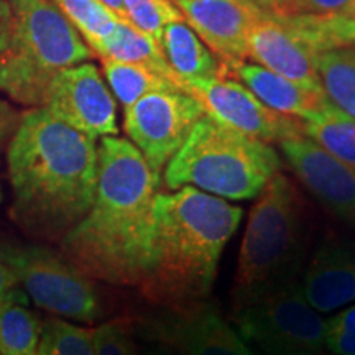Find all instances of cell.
Masks as SVG:
<instances>
[{
    "mask_svg": "<svg viewBox=\"0 0 355 355\" xmlns=\"http://www.w3.org/2000/svg\"><path fill=\"white\" fill-rule=\"evenodd\" d=\"M10 28L0 50V89L26 105H43L53 78L92 56L81 33L53 0H8Z\"/></svg>",
    "mask_w": 355,
    "mask_h": 355,
    "instance_id": "cell-5",
    "label": "cell"
},
{
    "mask_svg": "<svg viewBox=\"0 0 355 355\" xmlns=\"http://www.w3.org/2000/svg\"><path fill=\"white\" fill-rule=\"evenodd\" d=\"M10 6H8V0H0V50L6 46L8 28H10Z\"/></svg>",
    "mask_w": 355,
    "mask_h": 355,
    "instance_id": "cell-33",
    "label": "cell"
},
{
    "mask_svg": "<svg viewBox=\"0 0 355 355\" xmlns=\"http://www.w3.org/2000/svg\"><path fill=\"white\" fill-rule=\"evenodd\" d=\"M316 68L327 99L355 119V48L337 46L318 53Z\"/></svg>",
    "mask_w": 355,
    "mask_h": 355,
    "instance_id": "cell-21",
    "label": "cell"
},
{
    "mask_svg": "<svg viewBox=\"0 0 355 355\" xmlns=\"http://www.w3.org/2000/svg\"><path fill=\"white\" fill-rule=\"evenodd\" d=\"M105 79H107L112 94L123 105L130 107L133 102L150 92L157 91H183L184 86L176 79L159 74L145 66L121 63V61L102 60Z\"/></svg>",
    "mask_w": 355,
    "mask_h": 355,
    "instance_id": "cell-22",
    "label": "cell"
},
{
    "mask_svg": "<svg viewBox=\"0 0 355 355\" xmlns=\"http://www.w3.org/2000/svg\"><path fill=\"white\" fill-rule=\"evenodd\" d=\"M42 324L25 304L0 308V355H38Z\"/></svg>",
    "mask_w": 355,
    "mask_h": 355,
    "instance_id": "cell-23",
    "label": "cell"
},
{
    "mask_svg": "<svg viewBox=\"0 0 355 355\" xmlns=\"http://www.w3.org/2000/svg\"><path fill=\"white\" fill-rule=\"evenodd\" d=\"M279 146L304 189L355 229V173L306 135L283 140Z\"/></svg>",
    "mask_w": 355,
    "mask_h": 355,
    "instance_id": "cell-14",
    "label": "cell"
},
{
    "mask_svg": "<svg viewBox=\"0 0 355 355\" xmlns=\"http://www.w3.org/2000/svg\"><path fill=\"white\" fill-rule=\"evenodd\" d=\"M141 355H178V354L173 352V350H170L168 347H163V345L155 344L152 347H146Z\"/></svg>",
    "mask_w": 355,
    "mask_h": 355,
    "instance_id": "cell-36",
    "label": "cell"
},
{
    "mask_svg": "<svg viewBox=\"0 0 355 355\" xmlns=\"http://www.w3.org/2000/svg\"><path fill=\"white\" fill-rule=\"evenodd\" d=\"M127 21L159 43L163 30L173 21L184 20L175 0H123Z\"/></svg>",
    "mask_w": 355,
    "mask_h": 355,
    "instance_id": "cell-27",
    "label": "cell"
},
{
    "mask_svg": "<svg viewBox=\"0 0 355 355\" xmlns=\"http://www.w3.org/2000/svg\"><path fill=\"white\" fill-rule=\"evenodd\" d=\"M0 261L12 270L38 308L79 322L101 318L96 286L64 255L37 245H0Z\"/></svg>",
    "mask_w": 355,
    "mask_h": 355,
    "instance_id": "cell-7",
    "label": "cell"
},
{
    "mask_svg": "<svg viewBox=\"0 0 355 355\" xmlns=\"http://www.w3.org/2000/svg\"><path fill=\"white\" fill-rule=\"evenodd\" d=\"M304 135L355 173V119L329 104L306 119Z\"/></svg>",
    "mask_w": 355,
    "mask_h": 355,
    "instance_id": "cell-20",
    "label": "cell"
},
{
    "mask_svg": "<svg viewBox=\"0 0 355 355\" xmlns=\"http://www.w3.org/2000/svg\"><path fill=\"white\" fill-rule=\"evenodd\" d=\"M91 51L101 60L145 66V68L180 81L168 64L162 44L125 20H119L107 37L102 38L94 46H91Z\"/></svg>",
    "mask_w": 355,
    "mask_h": 355,
    "instance_id": "cell-19",
    "label": "cell"
},
{
    "mask_svg": "<svg viewBox=\"0 0 355 355\" xmlns=\"http://www.w3.org/2000/svg\"><path fill=\"white\" fill-rule=\"evenodd\" d=\"M159 175L130 140L102 137L96 193L86 216L63 237V255L89 278L140 285Z\"/></svg>",
    "mask_w": 355,
    "mask_h": 355,
    "instance_id": "cell-1",
    "label": "cell"
},
{
    "mask_svg": "<svg viewBox=\"0 0 355 355\" xmlns=\"http://www.w3.org/2000/svg\"><path fill=\"white\" fill-rule=\"evenodd\" d=\"M19 122V114H17L7 102L0 101V150H2V145L7 137L15 132ZM0 199H2V191H0Z\"/></svg>",
    "mask_w": 355,
    "mask_h": 355,
    "instance_id": "cell-32",
    "label": "cell"
},
{
    "mask_svg": "<svg viewBox=\"0 0 355 355\" xmlns=\"http://www.w3.org/2000/svg\"><path fill=\"white\" fill-rule=\"evenodd\" d=\"M304 298L318 313L355 301V241L329 235L316 247L300 278Z\"/></svg>",
    "mask_w": 355,
    "mask_h": 355,
    "instance_id": "cell-16",
    "label": "cell"
},
{
    "mask_svg": "<svg viewBox=\"0 0 355 355\" xmlns=\"http://www.w3.org/2000/svg\"><path fill=\"white\" fill-rule=\"evenodd\" d=\"M43 107L92 139L112 137L119 132L112 92L91 63L60 71L48 86Z\"/></svg>",
    "mask_w": 355,
    "mask_h": 355,
    "instance_id": "cell-12",
    "label": "cell"
},
{
    "mask_svg": "<svg viewBox=\"0 0 355 355\" xmlns=\"http://www.w3.org/2000/svg\"><path fill=\"white\" fill-rule=\"evenodd\" d=\"M242 207L191 186L157 194L140 290L152 303L176 308L209 298L222 250Z\"/></svg>",
    "mask_w": 355,
    "mask_h": 355,
    "instance_id": "cell-2",
    "label": "cell"
},
{
    "mask_svg": "<svg viewBox=\"0 0 355 355\" xmlns=\"http://www.w3.org/2000/svg\"><path fill=\"white\" fill-rule=\"evenodd\" d=\"M318 48L290 15L265 13L248 38V58L255 64L308 87H321Z\"/></svg>",
    "mask_w": 355,
    "mask_h": 355,
    "instance_id": "cell-15",
    "label": "cell"
},
{
    "mask_svg": "<svg viewBox=\"0 0 355 355\" xmlns=\"http://www.w3.org/2000/svg\"><path fill=\"white\" fill-rule=\"evenodd\" d=\"M159 44L183 86L189 81L220 76V61L184 20L166 25Z\"/></svg>",
    "mask_w": 355,
    "mask_h": 355,
    "instance_id": "cell-18",
    "label": "cell"
},
{
    "mask_svg": "<svg viewBox=\"0 0 355 355\" xmlns=\"http://www.w3.org/2000/svg\"><path fill=\"white\" fill-rule=\"evenodd\" d=\"M234 326L260 352L324 350L326 319L308 303L300 279L273 288L254 303L234 311Z\"/></svg>",
    "mask_w": 355,
    "mask_h": 355,
    "instance_id": "cell-8",
    "label": "cell"
},
{
    "mask_svg": "<svg viewBox=\"0 0 355 355\" xmlns=\"http://www.w3.org/2000/svg\"><path fill=\"white\" fill-rule=\"evenodd\" d=\"M53 2L81 33L89 48L107 37L121 20L99 0H53Z\"/></svg>",
    "mask_w": 355,
    "mask_h": 355,
    "instance_id": "cell-24",
    "label": "cell"
},
{
    "mask_svg": "<svg viewBox=\"0 0 355 355\" xmlns=\"http://www.w3.org/2000/svg\"><path fill=\"white\" fill-rule=\"evenodd\" d=\"M184 91L196 97L204 112L222 125L265 144H282L304 135V122L279 114L265 105L237 79L216 76L184 84Z\"/></svg>",
    "mask_w": 355,
    "mask_h": 355,
    "instance_id": "cell-10",
    "label": "cell"
},
{
    "mask_svg": "<svg viewBox=\"0 0 355 355\" xmlns=\"http://www.w3.org/2000/svg\"><path fill=\"white\" fill-rule=\"evenodd\" d=\"M10 303L26 304L28 296L12 270L3 261H0V308Z\"/></svg>",
    "mask_w": 355,
    "mask_h": 355,
    "instance_id": "cell-31",
    "label": "cell"
},
{
    "mask_svg": "<svg viewBox=\"0 0 355 355\" xmlns=\"http://www.w3.org/2000/svg\"><path fill=\"white\" fill-rule=\"evenodd\" d=\"M318 51L337 46L355 48V19L345 15H290Z\"/></svg>",
    "mask_w": 355,
    "mask_h": 355,
    "instance_id": "cell-25",
    "label": "cell"
},
{
    "mask_svg": "<svg viewBox=\"0 0 355 355\" xmlns=\"http://www.w3.org/2000/svg\"><path fill=\"white\" fill-rule=\"evenodd\" d=\"M282 162L270 144L222 125L204 114L165 166V186H191L222 199L259 196Z\"/></svg>",
    "mask_w": 355,
    "mask_h": 355,
    "instance_id": "cell-6",
    "label": "cell"
},
{
    "mask_svg": "<svg viewBox=\"0 0 355 355\" xmlns=\"http://www.w3.org/2000/svg\"><path fill=\"white\" fill-rule=\"evenodd\" d=\"M260 355H329L324 350H275V352H261Z\"/></svg>",
    "mask_w": 355,
    "mask_h": 355,
    "instance_id": "cell-35",
    "label": "cell"
},
{
    "mask_svg": "<svg viewBox=\"0 0 355 355\" xmlns=\"http://www.w3.org/2000/svg\"><path fill=\"white\" fill-rule=\"evenodd\" d=\"M283 15H345L352 0H278Z\"/></svg>",
    "mask_w": 355,
    "mask_h": 355,
    "instance_id": "cell-30",
    "label": "cell"
},
{
    "mask_svg": "<svg viewBox=\"0 0 355 355\" xmlns=\"http://www.w3.org/2000/svg\"><path fill=\"white\" fill-rule=\"evenodd\" d=\"M311 237L313 212L303 191L290 176L275 173L248 216L234 277V311L300 279Z\"/></svg>",
    "mask_w": 355,
    "mask_h": 355,
    "instance_id": "cell-4",
    "label": "cell"
},
{
    "mask_svg": "<svg viewBox=\"0 0 355 355\" xmlns=\"http://www.w3.org/2000/svg\"><path fill=\"white\" fill-rule=\"evenodd\" d=\"M99 2H102L105 7L110 8L119 19L127 21V12H125V3H123V0H99Z\"/></svg>",
    "mask_w": 355,
    "mask_h": 355,
    "instance_id": "cell-34",
    "label": "cell"
},
{
    "mask_svg": "<svg viewBox=\"0 0 355 355\" xmlns=\"http://www.w3.org/2000/svg\"><path fill=\"white\" fill-rule=\"evenodd\" d=\"M220 76L237 79L270 109L301 121L321 112L329 104L322 89L303 86L255 63L220 64Z\"/></svg>",
    "mask_w": 355,
    "mask_h": 355,
    "instance_id": "cell-17",
    "label": "cell"
},
{
    "mask_svg": "<svg viewBox=\"0 0 355 355\" xmlns=\"http://www.w3.org/2000/svg\"><path fill=\"white\" fill-rule=\"evenodd\" d=\"M324 349L334 355H355V304L326 319Z\"/></svg>",
    "mask_w": 355,
    "mask_h": 355,
    "instance_id": "cell-29",
    "label": "cell"
},
{
    "mask_svg": "<svg viewBox=\"0 0 355 355\" xmlns=\"http://www.w3.org/2000/svg\"><path fill=\"white\" fill-rule=\"evenodd\" d=\"M17 211L48 232H68L96 193V139L38 107L20 117L8 146Z\"/></svg>",
    "mask_w": 355,
    "mask_h": 355,
    "instance_id": "cell-3",
    "label": "cell"
},
{
    "mask_svg": "<svg viewBox=\"0 0 355 355\" xmlns=\"http://www.w3.org/2000/svg\"><path fill=\"white\" fill-rule=\"evenodd\" d=\"M38 355H96L92 331L61 319L42 326Z\"/></svg>",
    "mask_w": 355,
    "mask_h": 355,
    "instance_id": "cell-26",
    "label": "cell"
},
{
    "mask_svg": "<svg viewBox=\"0 0 355 355\" xmlns=\"http://www.w3.org/2000/svg\"><path fill=\"white\" fill-rule=\"evenodd\" d=\"M204 114L199 101L188 92H150L123 109V130L159 175Z\"/></svg>",
    "mask_w": 355,
    "mask_h": 355,
    "instance_id": "cell-9",
    "label": "cell"
},
{
    "mask_svg": "<svg viewBox=\"0 0 355 355\" xmlns=\"http://www.w3.org/2000/svg\"><path fill=\"white\" fill-rule=\"evenodd\" d=\"M96 355H140L130 324L115 319L92 331Z\"/></svg>",
    "mask_w": 355,
    "mask_h": 355,
    "instance_id": "cell-28",
    "label": "cell"
},
{
    "mask_svg": "<svg viewBox=\"0 0 355 355\" xmlns=\"http://www.w3.org/2000/svg\"><path fill=\"white\" fill-rule=\"evenodd\" d=\"M345 17H352V19H355V0L350 2L347 12H345Z\"/></svg>",
    "mask_w": 355,
    "mask_h": 355,
    "instance_id": "cell-37",
    "label": "cell"
},
{
    "mask_svg": "<svg viewBox=\"0 0 355 355\" xmlns=\"http://www.w3.org/2000/svg\"><path fill=\"white\" fill-rule=\"evenodd\" d=\"M183 19L220 64L248 58V38L265 15L254 0H175Z\"/></svg>",
    "mask_w": 355,
    "mask_h": 355,
    "instance_id": "cell-13",
    "label": "cell"
},
{
    "mask_svg": "<svg viewBox=\"0 0 355 355\" xmlns=\"http://www.w3.org/2000/svg\"><path fill=\"white\" fill-rule=\"evenodd\" d=\"M145 334L178 355H255L235 326L206 300L165 308L146 321Z\"/></svg>",
    "mask_w": 355,
    "mask_h": 355,
    "instance_id": "cell-11",
    "label": "cell"
}]
</instances>
